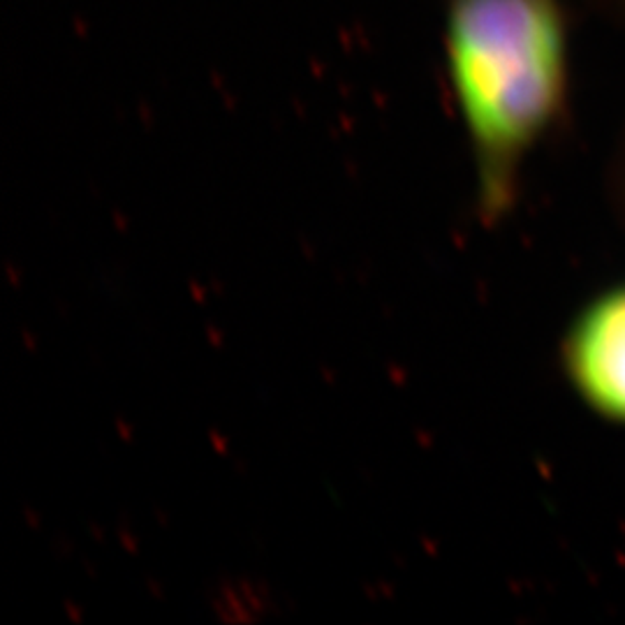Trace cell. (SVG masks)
Returning <instances> with one entry per match:
<instances>
[{
	"label": "cell",
	"instance_id": "obj_2",
	"mask_svg": "<svg viewBox=\"0 0 625 625\" xmlns=\"http://www.w3.org/2000/svg\"><path fill=\"white\" fill-rule=\"evenodd\" d=\"M559 361L579 404L625 426V283L598 292L575 312Z\"/></svg>",
	"mask_w": 625,
	"mask_h": 625
},
{
	"label": "cell",
	"instance_id": "obj_4",
	"mask_svg": "<svg viewBox=\"0 0 625 625\" xmlns=\"http://www.w3.org/2000/svg\"><path fill=\"white\" fill-rule=\"evenodd\" d=\"M623 174H625V158H623Z\"/></svg>",
	"mask_w": 625,
	"mask_h": 625
},
{
	"label": "cell",
	"instance_id": "obj_3",
	"mask_svg": "<svg viewBox=\"0 0 625 625\" xmlns=\"http://www.w3.org/2000/svg\"><path fill=\"white\" fill-rule=\"evenodd\" d=\"M600 3H602L604 8L614 10L616 14H625V0H600Z\"/></svg>",
	"mask_w": 625,
	"mask_h": 625
},
{
	"label": "cell",
	"instance_id": "obj_1",
	"mask_svg": "<svg viewBox=\"0 0 625 625\" xmlns=\"http://www.w3.org/2000/svg\"><path fill=\"white\" fill-rule=\"evenodd\" d=\"M570 33L565 0H447L445 67L484 222L510 214L528 158L567 114Z\"/></svg>",
	"mask_w": 625,
	"mask_h": 625
}]
</instances>
